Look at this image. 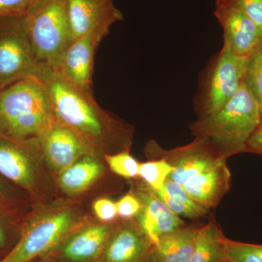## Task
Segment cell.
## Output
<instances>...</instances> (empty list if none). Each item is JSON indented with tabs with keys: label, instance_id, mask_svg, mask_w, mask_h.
I'll list each match as a JSON object with an SVG mask.
<instances>
[{
	"label": "cell",
	"instance_id": "1",
	"mask_svg": "<svg viewBox=\"0 0 262 262\" xmlns=\"http://www.w3.org/2000/svg\"><path fill=\"white\" fill-rule=\"evenodd\" d=\"M56 121L76 133L94 149L110 146L127 151L133 129L102 110L94 96H86L52 71L42 80Z\"/></svg>",
	"mask_w": 262,
	"mask_h": 262
},
{
	"label": "cell",
	"instance_id": "2",
	"mask_svg": "<svg viewBox=\"0 0 262 262\" xmlns=\"http://www.w3.org/2000/svg\"><path fill=\"white\" fill-rule=\"evenodd\" d=\"M259 105L246 84L214 113L198 117L192 135L208 141L223 158L245 152L250 137L261 122Z\"/></svg>",
	"mask_w": 262,
	"mask_h": 262
},
{
	"label": "cell",
	"instance_id": "3",
	"mask_svg": "<svg viewBox=\"0 0 262 262\" xmlns=\"http://www.w3.org/2000/svg\"><path fill=\"white\" fill-rule=\"evenodd\" d=\"M54 121L42 81L22 79L0 89V132L18 139H39Z\"/></svg>",
	"mask_w": 262,
	"mask_h": 262
},
{
	"label": "cell",
	"instance_id": "4",
	"mask_svg": "<svg viewBox=\"0 0 262 262\" xmlns=\"http://www.w3.org/2000/svg\"><path fill=\"white\" fill-rule=\"evenodd\" d=\"M24 18L37 63L48 70L56 71L74 41L67 0H37Z\"/></svg>",
	"mask_w": 262,
	"mask_h": 262
},
{
	"label": "cell",
	"instance_id": "5",
	"mask_svg": "<svg viewBox=\"0 0 262 262\" xmlns=\"http://www.w3.org/2000/svg\"><path fill=\"white\" fill-rule=\"evenodd\" d=\"M248 57L234 54L223 44L205 72L195 98L198 117L222 108L244 83Z\"/></svg>",
	"mask_w": 262,
	"mask_h": 262
},
{
	"label": "cell",
	"instance_id": "6",
	"mask_svg": "<svg viewBox=\"0 0 262 262\" xmlns=\"http://www.w3.org/2000/svg\"><path fill=\"white\" fill-rule=\"evenodd\" d=\"M51 72L34 57L24 17L0 18V89L22 79L42 81Z\"/></svg>",
	"mask_w": 262,
	"mask_h": 262
},
{
	"label": "cell",
	"instance_id": "7",
	"mask_svg": "<svg viewBox=\"0 0 262 262\" xmlns=\"http://www.w3.org/2000/svg\"><path fill=\"white\" fill-rule=\"evenodd\" d=\"M75 215L70 210L50 212L32 222L20 241L0 262H29L47 252L73 227Z\"/></svg>",
	"mask_w": 262,
	"mask_h": 262
},
{
	"label": "cell",
	"instance_id": "8",
	"mask_svg": "<svg viewBox=\"0 0 262 262\" xmlns=\"http://www.w3.org/2000/svg\"><path fill=\"white\" fill-rule=\"evenodd\" d=\"M149 147L154 155L153 159L162 158L173 167L168 179L182 186L225 158L208 141L200 138H194L187 145L175 149H163L155 141H151Z\"/></svg>",
	"mask_w": 262,
	"mask_h": 262
},
{
	"label": "cell",
	"instance_id": "9",
	"mask_svg": "<svg viewBox=\"0 0 262 262\" xmlns=\"http://www.w3.org/2000/svg\"><path fill=\"white\" fill-rule=\"evenodd\" d=\"M67 14L73 40L89 34L105 38L113 24L123 20L114 0H67Z\"/></svg>",
	"mask_w": 262,
	"mask_h": 262
},
{
	"label": "cell",
	"instance_id": "10",
	"mask_svg": "<svg viewBox=\"0 0 262 262\" xmlns=\"http://www.w3.org/2000/svg\"><path fill=\"white\" fill-rule=\"evenodd\" d=\"M103 37L89 34L76 39L67 50L56 72L66 82L86 96H94L95 54Z\"/></svg>",
	"mask_w": 262,
	"mask_h": 262
},
{
	"label": "cell",
	"instance_id": "11",
	"mask_svg": "<svg viewBox=\"0 0 262 262\" xmlns=\"http://www.w3.org/2000/svg\"><path fill=\"white\" fill-rule=\"evenodd\" d=\"M224 32V45L239 56L249 58L262 40V28L244 13L216 0L214 10Z\"/></svg>",
	"mask_w": 262,
	"mask_h": 262
},
{
	"label": "cell",
	"instance_id": "12",
	"mask_svg": "<svg viewBox=\"0 0 262 262\" xmlns=\"http://www.w3.org/2000/svg\"><path fill=\"white\" fill-rule=\"evenodd\" d=\"M38 141L48 164L59 173L92 149L73 130L55 120Z\"/></svg>",
	"mask_w": 262,
	"mask_h": 262
},
{
	"label": "cell",
	"instance_id": "13",
	"mask_svg": "<svg viewBox=\"0 0 262 262\" xmlns=\"http://www.w3.org/2000/svg\"><path fill=\"white\" fill-rule=\"evenodd\" d=\"M37 139L18 140L0 132V174L20 187H32L36 174L31 151Z\"/></svg>",
	"mask_w": 262,
	"mask_h": 262
},
{
	"label": "cell",
	"instance_id": "14",
	"mask_svg": "<svg viewBox=\"0 0 262 262\" xmlns=\"http://www.w3.org/2000/svg\"><path fill=\"white\" fill-rule=\"evenodd\" d=\"M152 248L139 225L122 224L108 236L102 252L103 262H144Z\"/></svg>",
	"mask_w": 262,
	"mask_h": 262
},
{
	"label": "cell",
	"instance_id": "15",
	"mask_svg": "<svg viewBox=\"0 0 262 262\" xmlns=\"http://www.w3.org/2000/svg\"><path fill=\"white\" fill-rule=\"evenodd\" d=\"M230 187L231 173L225 158H222L211 168L194 176L183 185L194 201L208 210L220 203Z\"/></svg>",
	"mask_w": 262,
	"mask_h": 262
},
{
	"label": "cell",
	"instance_id": "16",
	"mask_svg": "<svg viewBox=\"0 0 262 262\" xmlns=\"http://www.w3.org/2000/svg\"><path fill=\"white\" fill-rule=\"evenodd\" d=\"M141 208L139 214V227L153 246L160 237L184 227L185 223L179 215L172 211L163 201L148 189L137 196Z\"/></svg>",
	"mask_w": 262,
	"mask_h": 262
},
{
	"label": "cell",
	"instance_id": "17",
	"mask_svg": "<svg viewBox=\"0 0 262 262\" xmlns=\"http://www.w3.org/2000/svg\"><path fill=\"white\" fill-rule=\"evenodd\" d=\"M111 227L106 224L89 226L71 236L62 248V254L72 262H89L101 254Z\"/></svg>",
	"mask_w": 262,
	"mask_h": 262
},
{
	"label": "cell",
	"instance_id": "18",
	"mask_svg": "<svg viewBox=\"0 0 262 262\" xmlns=\"http://www.w3.org/2000/svg\"><path fill=\"white\" fill-rule=\"evenodd\" d=\"M196 231L183 227L164 234L153 246V253L161 262H191Z\"/></svg>",
	"mask_w": 262,
	"mask_h": 262
},
{
	"label": "cell",
	"instance_id": "19",
	"mask_svg": "<svg viewBox=\"0 0 262 262\" xmlns=\"http://www.w3.org/2000/svg\"><path fill=\"white\" fill-rule=\"evenodd\" d=\"M101 162L84 155L60 173V187L68 194H77L88 189L103 173Z\"/></svg>",
	"mask_w": 262,
	"mask_h": 262
},
{
	"label": "cell",
	"instance_id": "20",
	"mask_svg": "<svg viewBox=\"0 0 262 262\" xmlns=\"http://www.w3.org/2000/svg\"><path fill=\"white\" fill-rule=\"evenodd\" d=\"M226 238L215 220L196 228L191 262H227Z\"/></svg>",
	"mask_w": 262,
	"mask_h": 262
},
{
	"label": "cell",
	"instance_id": "21",
	"mask_svg": "<svg viewBox=\"0 0 262 262\" xmlns=\"http://www.w3.org/2000/svg\"><path fill=\"white\" fill-rule=\"evenodd\" d=\"M150 191L179 216L196 220L206 216L209 212V210L194 201L183 186L170 179L165 181L163 187L159 190Z\"/></svg>",
	"mask_w": 262,
	"mask_h": 262
},
{
	"label": "cell",
	"instance_id": "22",
	"mask_svg": "<svg viewBox=\"0 0 262 262\" xmlns=\"http://www.w3.org/2000/svg\"><path fill=\"white\" fill-rule=\"evenodd\" d=\"M173 170V167L162 158H156L139 165V177L144 180L151 191L163 187L165 181Z\"/></svg>",
	"mask_w": 262,
	"mask_h": 262
},
{
	"label": "cell",
	"instance_id": "23",
	"mask_svg": "<svg viewBox=\"0 0 262 262\" xmlns=\"http://www.w3.org/2000/svg\"><path fill=\"white\" fill-rule=\"evenodd\" d=\"M244 82L257 101L262 115V40L248 58Z\"/></svg>",
	"mask_w": 262,
	"mask_h": 262
},
{
	"label": "cell",
	"instance_id": "24",
	"mask_svg": "<svg viewBox=\"0 0 262 262\" xmlns=\"http://www.w3.org/2000/svg\"><path fill=\"white\" fill-rule=\"evenodd\" d=\"M225 251L228 262H262V245L226 238Z\"/></svg>",
	"mask_w": 262,
	"mask_h": 262
},
{
	"label": "cell",
	"instance_id": "25",
	"mask_svg": "<svg viewBox=\"0 0 262 262\" xmlns=\"http://www.w3.org/2000/svg\"><path fill=\"white\" fill-rule=\"evenodd\" d=\"M105 160L114 173L125 179L139 177L140 163L127 151L105 155Z\"/></svg>",
	"mask_w": 262,
	"mask_h": 262
},
{
	"label": "cell",
	"instance_id": "26",
	"mask_svg": "<svg viewBox=\"0 0 262 262\" xmlns=\"http://www.w3.org/2000/svg\"><path fill=\"white\" fill-rule=\"evenodd\" d=\"M241 10L262 28V0H223Z\"/></svg>",
	"mask_w": 262,
	"mask_h": 262
},
{
	"label": "cell",
	"instance_id": "27",
	"mask_svg": "<svg viewBox=\"0 0 262 262\" xmlns=\"http://www.w3.org/2000/svg\"><path fill=\"white\" fill-rule=\"evenodd\" d=\"M37 0H0V18L24 17Z\"/></svg>",
	"mask_w": 262,
	"mask_h": 262
},
{
	"label": "cell",
	"instance_id": "28",
	"mask_svg": "<svg viewBox=\"0 0 262 262\" xmlns=\"http://www.w3.org/2000/svg\"><path fill=\"white\" fill-rule=\"evenodd\" d=\"M117 214L120 218L129 220L139 214L141 208V202L137 196L127 194L116 203Z\"/></svg>",
	"mask_w": 262,
	"mask_h": 262
},
{
	"label": "cell",
	"instance_id": "29",
	"mask_svg": "<svg viewBox=\"0 0 262 262\" xmlns=\"http://www.w3.org/2000/svg\"><path fill=\"white\" fill-rule=\"evenodd\" d=\"M94 210L98 218L105 222H112L118 215L116 203L105 198L95 202Z\"/></svg>",
	"mask_w": 262,
	"mask_h": 262
},
{
	"label": "cell",
	"instance_id": "30",
	"mask_svg": "<svg viewBox=\"0 0 262 262\" xmlns=\"http://www.w3.org/2000/svg\"><path fill=\"white\" fill-rule=\"evenodd\" d=\"M245 152L255 153L262 155V121L250 137L246 144Z\"/></svg>",
	"mask_w": 262,
	"mask_h": 262
},
{
	"label": "cell",
	"instance_id": "31",
	"mask_svg": "<svg viewBox=\"0 0 262 262\" xmlns=\"http://www.w3.org/2000/svg\"><path fill=\"white\" fill-rule=\"evenodd\" d=\"M7 242L6 232L4 227L0 224V248L4 247Z\"/></svg>",
	"mask_w": 262,
	"mask_h": 262
},
{
	"label": "cell",
	"instance_id": "32",
	"mask_svg": "<svg viewBox=\"0 0 262 262\" xmlns=\"http://www.w3.org/2000/svg\"><path fill=\"white\" fill-rule=\"evenodd\" d=\"M144 262H161L157 258V256H155V253H153L152 250H151V252L147 255L146 256L145 260H144Z\"/></svg>",
	"mask_w": 262,
	"mask_h": 262
},
{
	"label": "cell",
	"instance_id": "33",
	"mask_svg": "<svg viewBox=\"0 0 262 262\" xmlns=\"http://www.w3.org/2000/svg\"><path fill=\"white\" fill-rule=\"evenodd\" d=\"M3 192H4V189H3V186L2 185L1 182H0V196L3 195Z\"/></svg>",
	"mask_w": 262,
	"mask_h": 262
},
{
	"label": "cell",
	"instance_id": "34",
	"mask_svg": "<svg viewBox=\"0 0 262 262\" xmlns=\"http://www.w3.org/2000/svg\"><path fill=\"white\" fill-rule=\"evenodd\" d=\"M262 121V115H261V122Z\"/></svg>",
	"mask_w": 262,
	"mask_h": 262
},
{
	"label": "cell",
	"instance_id": "35",
	"mask_svg": "<svg viewBox=\"0 0 262 262\" xmlns=\"http://www.w3.org/2000/svg\"><path fill=\"white\" fill-rule=\"evenodd\" d=\"M227 262H228V261H227Z\"/></svg>",
	"mask_w": 262,
	"mask_h": 262
}]
</instances>
